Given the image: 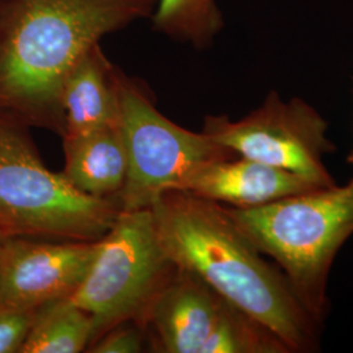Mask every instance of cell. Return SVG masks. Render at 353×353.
<instances>
[{
	"instance_id": "obj_10",
	"label": "cell",
	"mask_w": 353,
	"mask_h": 353,
	"mask_svg": "<svg viewBox=\"0 0 353 353\" xmlns=\"http://www.w3.org/2000/svg\"><path fill=\"white\" fill-rule=\"evenodd\" d=\"M325 188L307 176L234 156L202 165L182 190L234 208H254Z\"/></svg>"
},
{
	"instance_id": "obj_13",
	"label": "cell",
	"mask_w": 353,
	"mask_h": 353,
	"mask_svg": "<svg viewBox=\"0 0 353 353\" xmlns=\"http://www.w3.org/2000/svg\"><path fill=\"white\" fill-rule=\"evenodd\" d=\"M93 338L92 316L64 299L39 309L20 353L83 352Z\"/></svg>"
},
{
	"instance_id": "obj_16",
	"label": "cell",
	"mask_w": 353,
	"mask_h": 353,
	"mask_svg": "<svg viewBox=\"0 0 353 353\" xmlns=\"http://www.w3.org/2000/svg\"><path fill=\"white\" fill-rule=\"evenodd\" d=\"M141 336L135 328L121 327L108 330L90 347L93 353H138L141 351Z\"/></svg>"
},
{
	"instance_id": "obj_15",
	"label": "cell",
	"mask_w": 353,
	"mask_h": 353,
	"mask_svg": "<svg viewBox=\"0 0 353 353\" xmlns=\"http://www.w3.org/2000/svg\"><path fill=\"white\" fill-rule=\"evenodd\" d=\"M39 309L0 303V353H20Z\"/></svg>"
},
{
	"instance_id": "obj_2",
	"label": "cell",
	"mask_w": 353,
	"mask_h": 353,
	"mask_svg": "<svg viewBox=\"0 0 353 353\" xmlns=\"http://www.w3.org/2000/svg\"><path fill=\"white\" fill-rule=\"evenodd\" d=\"M156 0H0V112L62 135L61 93L106 34L150 19Z\"/></svg>"
},
{
	"instance_id": "obj_14",
	"label": "cell",
	"mask_w": 353,
	"mask_h": 353,
	"mask_svg": "<svg viewBox=\"0 0 353 353\" xmlns=\"http://www.w3.org/2000/svg\"><path fill=\"white\" fill-rule=\"evenodd\" d=\"M153 29L178 42L207 49L224 28L216 0H156Z\"/></svg>"
},
{
	"instance_id": "obj_8",
	"label": "cell",
	"mask_w": 353,
	"mask_h": 353,
	"mask_svg": "<svg viewBox=\"0 0 353 353\" xmlns=\"http://www.w3.org/2000/svg\"><path fill=\"white\" fill-rule=\"evenodd\" d=\"M100 241L6 239L0 258V303L39 309L70 297L85 278Z\"/></svg>"
},
{
	"instance_id": "obj_18",
	"label": "cell",
	"mask_w": 353,
	"mask_h": 353,
	"mask_svg": "<svg viewBox=\"0 0 353 353\" xmlns=\"http://www.w3.org/2000/svg\"><path fill=\"white\" fill-rule=\"evenodd\" d=\"M4 237L0 234V258H1V252H3V245H4Z\"/></svg>"
},
{
	"instance_id": "obj_12",
	"label": "cell",
	"mask_w": 353,
	"mask_h": 353,
	"mask_svg": "<svg viewBox=\"0 0 353 353\" xmlns=\"http://www.w3.org/2000/svg\"><path fill=\"white\" fill-rule=\"evenodd\" d=\"M63 174L79 191L117 199L127 176V152L119 123L75 138H63Z\"/></svg>"
},
{
	"instance_id": "obj_1",
	"label": "cell",
	"mask_w": 353,
	"mask_h": 353,
	"mask_svg": "<svg viewBox=\"0 0 353 353\" xmlns=\"http://www.w3.org/2000/svg\"><path fill=\"white\" fill-rule=\"evenodd\" d=\"M150 210L173 265L195 274L271 330L290 353L316 351L322 323L305 310L284 274L248 240L227 207L173 190Z\"/></svg>"
},
{
	"instance_id": "obj_9",
	"label": "cell",
	"mask_w": 353,
	"mask_h": 353,
	"mask_svg": "<svg viewBox=\"0 0 353 353\" xmlns=\"http://www.w3.org/2000/svg\"><path fill=\"white\" fill-rule=\"evenodd\" d=\"M233 305L195 274L174 265L143 316L166 353H202L228 307Z\"/></svg>"
},
{
	"instance_id": "obj_4",
	"label": "cell",
	"mask_w": 353,
	"mask_h": 353,
	"mask_svg": "<svg viewBox=\"0 0 353 353\" xmlns=\"http://www.w3.org/2000/svg\"><path fill=\"white\" fill-rule=\"evenodd\" d=\"M121 212L117 199L76 189L42 163L29 126L0 112V234L4 239L100 241Z\"/></svg>"
},
{
	"instance_id": "obj_5",
	"label": "cell",
	"mask_w": 353,
	"mask_h": 353,
	"mask_svg": "<svg viewBox=\"0 0 353 353\" xmlns=\"http://www.w3.org/2000/svg\"><path fill=\"white\" fill-rule=\"evenodd\" d=\"M119 128L127 152L121 211L151 208L165 192L182 190L202 165L234 157L204 132L178 126L160 113L141 83L117 70Z\"/></svg>"
},
{
	"instance_id": "obj_3",
	"label": "cell",
	"mask_w": 353,
	"mask_h": 353,
	"mask_svg": "<svg viewBox=\"0 0 353 353\" xmlns=\"http://www.w3.org/2000/svg\"><path fill=\"white\" fill-rule=\"evenodd\" d=\"M227 211L248 240L278 263L305 310L322 323L331 267L353 234V176L344 186Z\"/></svg>"
},
{
	"instance_id": "obj_11",
	"label": "cell",
	"mask_w": 353,
	"mask_h": 353,
	"mask_svg": "<svg viewBox=\"0 0 353 353\" xmlns=\"http://www.w3.org/2000/svg\"><path fill=\"white\" fill-rule=\"evenodd\" d=\"M117 68L101 45H94L77 62L61 93L63 138H75L119 123Z\"/></svg>"
},
{
	"instance_id": "obj_17",
	"label": "cell",
	"mask_w": 353,
	"mask_h": 353,
	"mask_svg": "<svg viewBox=\"0 0 353 353\" xmlns=\"http://www.w3.org/2000/svg\"><path fill=\"white\" fill-rule=\"evenodd\" d=\"M347 161H348V164L352 165L353 168V150L351 151V153L348 154V157H347Z\"/></svg>"
},
{
	"instance_id": "obj_6",
	"label": "cell",
	"mask_w": 353,
	"mask_h": 353,
	"mask_svg": "<svg viewBox=\"0 0 353 353\" xmlns=\"http://www.w3.org/2000/svg\"><path fill=\"white\" fill-rule=\"evenodd\" d=\"M173 268L159 240L151 210L121 211L100 240L85 278L67 300L92 316L97 338L141 318Z\"/></svg>"
},
{
	"instance_id": "obj_7",
	"label": "cell",
	"mask_w": 353,
	"mask_h": 353,
	"mask_svg": "<svg viewBox=\"0 0 353 353\" xmlns=\"http://www.w3.org/2000/svg\"><path fill=\"white\" fill-rule=\"evenodd\" d=\"M327 128L325 118L303 99L284 101L272 90L259 108L239 121L227 115H207L202 131L237 156L330 188L336 183L323 163V157L335 151Z\"/></svg>"
}]
</instances>
